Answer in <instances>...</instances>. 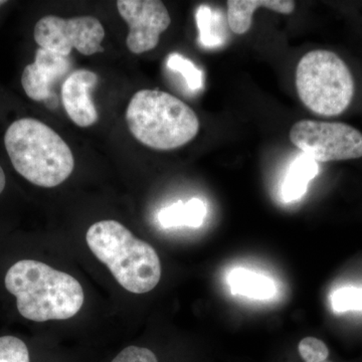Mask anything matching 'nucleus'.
<instances>
[{
	"label": "nucleus",
	"mask_w": 362,
	"mask_h": 362,
	"mask_svg": "<svg viewBox=\"0 0 362 362\" xmlns=\"http://www.w3.org/2000/svg\"><path fill=\"white\" fill-rule=\"evenodd\" d=\"M331 307L337 313L362 311V288H339L331 295Z\"/></svg>",
	"instance_id": "obj_17"
},
{
	"label": "nucleus",
	"mask_w": 362,
	"mask_h": 362,
	"mask_svg": "<svg viewBox=\"0 0 362 362\" xmlns=\"http://www.w3.org/2000/svg\"><path fill=\"white\" fill-rule=\"evenodd\" d=\"M206 216V204L195 197L187 202H178L164 207L159 213L158 218L163 228L182 226L199 228L204 223Z\"/></svg>",
	"instance_id": "obj_15"
},
{
	"label": "nucleus",
	"mask_w": 362,
	"mask_h": 362,
	"mask_svg": "<svg viewBox=\"0 0 362 362\" xmlns=\"http://www.w3.org/2000/svg\"><path fill=\"white\" fill-rule=\"evenodd\" d=\"M98 76L88 70H77L62 86V99L68 116L78 127H90L99 115L90 98V90L97 85Z\"/></svg>",
	"instance_id": "obj_10"
},
{
	"label": "nucleus",
	"mask_w": 362,
	"mask_h": 362,
	"mask_svg": "<svg viewBox=\"0 0 362 362\" xmlns=\"http://www.w3.org/2000/svg\"><path fill=\"white\" fill-rule=\"evenodd\" d=\"M4 144L14 169L37 187H58L75 168L73 152L65 140L37 119L23 118L11 124Z\"/></svg>",
	"instance_id": "obj_2"
},
{
	"label": "nucleus",
	"mask_w": 362,
	"mask_h": 362,
	"mask_svg": "<svg viewBox=\"0 0 362 362\" xmlns=\"http://www.w3.org/2000/svg\"><path fill=\"white\" fill-rule=\"evenodd\" d=\"M33 37L40 49L68 57L73 49L84 56L103 52L104 26L93 16L61 18L47 16L37 21Z\"/></svg>",
	"instance_id": "obj_7"
},
{
	"label": "nucleus",
	"mask_w": 362,
	"mask_h": 362,
	"mask_svg": "<svg viewBox=\"0 0 362 362\" xmlns=\"http://www.w3.org/2000/svg\"><path fill=\"white\" fill-rule=\"evenodd\" d=\"M166 64L171 71H177L182 76L190 90H199L204 88V73L190 59L173 52L168 57Z\"/></svg>",
	"instance_id": "obj_16"
},
{
	"label": "nucleus",
	"mask_w": 362,
	"mask_h": 362,
	"mask_svg": "<svg viewBox=\"0 0 362 362\" xmlns=\"http://www.w3.org/2000/svg\"><path fill=\"white\" fill-rule=\"evenodd\" d=\"M233 294L266 300L273 297L276 293V286L270 278L247 269H235L228 277Z\"/></svg>",
	"instance_id": "obj_14"
},
{
	"label": "nucleus",
	"mask_w": 362,
	"mask_h": 362,
	"mask_svg": "<svg viewBox=\"0 0 362 362\" xmlns=\"http://www.w3.org/2000/svg\"><path fill=\"white\" fill-rule=\"evenodd\" d=\"M6 1H4V0H0V6H4V4H6Z\"/></svg>",
	"instance_id": "obj_22"
},
{
	"label": "nucleus",
	"mask_w": 362,
	"mask_h": 362,
	"mask_svg": "<svg viewBox=\"0 0 362 362\" xmlns=\"http://www.w3.org/2000/svg\"><path fill=\"white\" fill-rule=\"evenodd\" d=\"M4 282L7 291L16 298L21 315L35 322L66 320L84 304V291L77 279L42 262H18L7 271Z\"/></svg>",
	"instance_id": "obj_1"
},
{
	"label": "nucleus",
	"mask_w": 362,
	"mask_h": 362,
	"mask_svg": "<svg viewBox=\"0 0 362 362\" xmlns=\"http://www.w3.org/2000/svg\"><path fill=\"white\" fill-rule=\"evenodd\" d=\"M111 362H160V359L153 350L131 345L121 350Z\"/></svg>",
	"instance_id": "obj_20"
},
{
	"label": "nucleus",
	"mask_w": 362,
	"mask_h": 362,
	"mask_svg": "<svg viewBox=\"0 0 362 362\" xmlns=\"http://www.w3.org/2000/svg\"><path fill=\"white\" fill-rule=\"evenodd\" d=\"M296 88L302 103L319 116L341 115L354 96V76L335 52H307L296 69Z\"/></svg>",
	"instance_id": "obj_5"
},
{
	"label": "nucleus",
	"mask_w": 362,
	"mask_h": 362,
	"mask_svg": "<svg viewBox=\"0 0 362 362\" xmlns=\"http://www.w3.org/2000/svg\"><path fill=\"white\" fill-rule=\"evenodd\" d=\"M290 140L316 162L362 157V133L349 124L301 120L293 126Z\"/></svg>",
	"instance_id": "obj_6"
},
{
	"label": "nucleus",
	"mask_w": 362,
	"mask_h": 362,
	"mask_svg": "<svg viewBox=\"0 0 362 362\" xmlns=\"http://www.w3.org/2000/svg\"><path fill=\"white\" fill-rule=\"evenodd\" d=\"M117 8L129 25L127 47L133 54H143L156 49L160 35L171 23L163 2L157 0H119Z\"/></svg>",
	"instance_id": "obj_8"
},
{
	"label": "nucleus",
	"mask_w": 362,
	"mask_h": 362,
	"mask_svg": "<svg viewBox=\"0 0 362 362\" xmlns=\"http://www.w3.org/2000/svg\"><path fill=\"white\" fill-rule=\"evenodd\" d=\"M0 362H30V350L20 338L1 337Z\"/></svg>",
	"instance_id": "obj_18"
},
{
	"label": "nucleus",
	"mask_w": 362,
	"mask_h": 362,
	"mask_svg": "<svg viewBox=\"0 0 362 362\" xmlns=\"http://www.w3.org/2000/svg\"><path fill=\"white\" fill-rule=\"evenodd\" d=\"M6 173H4V169H2L1 166H0V194L4 192V188H6Z\"/></svg>",
	"instance_id": "obj_21"
},
{
	"label": "nucleus",
	"mask_w": 362,
	"mask_h": 362,
	"mask_svg": "<svg viewBox=\"0 0 362 362\" xmlns=\"http://www.w3.org/2000/svg\"><path fill=\"white\" fill-rule=\"evenodd\" d=\"M86 240L93 254L127 291L145 294L160 281V259L154 247L119 221H98L90 226Z\"/></svg>",
	"instance_id": "obj_3"
},
{
	"label": "nucleus",
	"mask_w": 362,
	"mask_h": 362,
	"mask_svg": "<svg viewBox=\"0 0 362 362\" xmlns=\"http://www.w3.org/2000/svg\"><path fill=\"white\" fill-rule=\"evenodd\" d=\"M317 162L302 154L292 162L282 185V197L286 202L301 199L306 194L309 182L318 175Z\"/></svg>",
	"instance_id": "obj_13"
},
{
	"label": "nucleus",
	"mask_w": 362,
	"mask_h": 362,
	"mask_svg": "<svg viewBox=\"0 0 362 362\" xmlns=\"http://www.w3.org/2000/svg\"><path fill=\"white\" fill-rule=\"evenodd\" d=\"M126 122L138 141L156 150L180 148L199 131L195 112L178 98L158 90L136 92L126 109Z\"/></svg>",
	"instance_id": "obj_4"
},
{
	"label": "nucleus",
	"mask_w": 362,
	"mask_h": 362,
	"mask_svg": "<svg viewBox=\"0 0 362 362\" xmlns=\"http://www.w3.org/2000/svg\"><path fill=\"white\" fill-rule=\"evenodd\" d=\"M299 356L306 362H321L330 359V349L319 338L306 337L297 345Z\"/></svg>",
	"instance_id": "obj_19"
},
{
	"label": "nucleus",
	"mask_w": 362,
	"mask_h": 362,
	"mask_svg": "<svg viewBox=\"0 0 362 362\" xmlns=\"http://www.w3.org/2000/svg\"><path fill=\"white\" fill-rule=\"evenodd\" d=\"M71 69L68 57L40 49L35 62L26 66L21 77V85L28 98L33 101H47L52 96V86Z\"/></svg>",
	"instance_id": "obj_9"
},
{
	"label": "nucleus",
	"mask_w": 362,
	"mask_h": 362,
	"mask_svg": "<svg viewBox=\"0 0 362 362\" xmlns=\"http://www.w3.org/2000/svg\"><path fill=\"white\" fill-rule=\"evenodd\" d=\"M199 44L206 49H216L226 44L228 23L226 16L207 4H202L195 13Z\"/></svg>",
	"instance_id": "obj_12"
},
{
	"label": "nucleus",
	"mask_w": 362,
	"mask_h": 362,
	"mask_svg": "<svg viewBox=\"0 0 362 362\" xmlns=\"http://www.w3.org/2000/svg\"><path fill=\"white\" fill-rule=\"evenodd\" d=\"M264 7L278 13L291 14L296 8L292 0H228L226 1V20L228 28L235 35L249 32L255 11Z\"/></svg>",
	"instance_id": "obj_11"
}]
</instances>
